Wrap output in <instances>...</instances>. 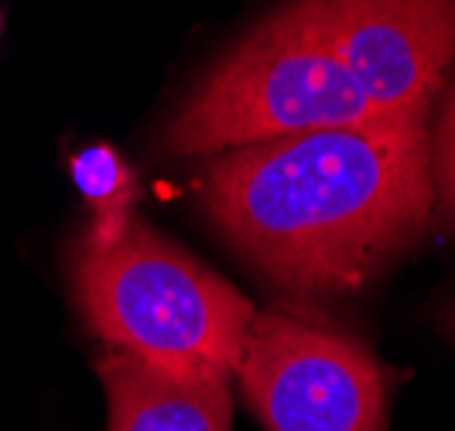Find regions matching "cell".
Returning <instances> with one entry per match:
<instances>
[{"label": "cell", "instance_id": "6da1fadb", "mask_svg": "<svg viewBox=\"0 0 455 431\" xmlns=\"http://www.w3.org/2000/svg\"><path fill=\"white\" fill-rule=\"evenodd\" d=\"M435 199L428 120L274 137L209 161L203 203L257 271L349 291L411 247Z\"/></svg>", "mask_w": 455, "mask_h": 431}, {"label": "cell", "instance_id": "7a4b0ae2", "mask_svg": "<svg viewBox=\"0 0 455 431\" xmlns=\"http://www.w3.org/2000/svg\"><path fill=\"white\" fill-rule=\"evenodd\" d=\"M72 284L83 318L110 349L182 377L229 380L257 315L227 277L134 216L114 236L86 233Z\"/></svg>", "mask_w": 455, "mask_h": 431}, {"label": "cell", "instance_id": "3957f363", "mask_svg": "<svg viewBox=\"0 0 455 431\" xmlns=\"http://www.w3.org/2000/svg\"><path fill=\"white\" fill-rule=\"evenodd\" d=\"M380 114L336 59L298 0L240 38L188 92L164 131L179 155H223L274 137L380 124Z\"/></svg>", "mask_w": 455, "mask_h": 431}, {"label": "cell", "instance_id": "277c9868", "mask_svg": "<svg viewBox=\"0 0 455 431\" xmlns=\"http://www.w3.org/2000/svg\"><path fill=\"white\" fill-rule=\"evenodd\" d=\"M236 380L267 431H384L387 384L353 336L257 312Z\"/></svg>", "mask_w": 455, "mask_h": 431}, {"label": "cell", "instance_id": "5b68a950", "mask_svg": "<svg viewBox=\"0 0 455 431\" xmlns=\"http://www.w3.org/2000/svg\"><path fill=\"white\" fill-rule=\"evenodd\" d=\"M387 120H428L455 59V0H298Z\"/></svg>", "mask_w": 455, "mask_h": 431}, {"label": "cell", "instance_id": "8992f818", "mask_svg": "<svg viewBox=\"0 0 455 431\" xmlns=\"http://www.w3.org/2000/svg\"><path fill=\"white\" fill-rule=\"evenodd\" d=\"M96 373L107 387L110 431H229L233 401L223 377H182L131 353H107Z\"/></svg>", "mask_w": 455, "mask_h": 431}, {"label": "cell", "instance_id": "52a82bcc", "mask_svg": "<svg viewBox=\"0 0 455 431\" xmlns=\"http://www.w3.org/2000/svg\"><path fill=\"white\" fill-rule=\"evenodd\" d=\"M72 179L83 188L86 203L96 209L92 229L96 236H114L127 227L131 219V203H134V179L131 168L124 164V158L116 155L114 148L96 144L86 148L72 158Z\"/></svg>", "mask_w": 455, "mask_h": 431}, {"label": "cell", "instance_id": "ba28073f", "mask_svg": "<svg viewBox=\"0 0 455 431\" xmlns=\"http://www.w3.org/2000/svg\"><path fill=\"white\" fill-rule=\"evenodd\" d=\"M432 172L445 203L455 212V79L445 96L442 116H438V131L432 137Z\"/></svg>", "mask_w": 455, "mask_h": 431}, {"label": "cell", "instance_id": "9c48e42d", "mask_svg": "<svg viewBox=\"0 0 455 431\" xmlns=\"http://www.w3.org/2000/svg\"><path fill=\"white\" fill-rule=\"evenodd\" d=\"M0 28H4V14H0Z\"/></svg>", "mask_w": 455, "mask_h": 431}, {"label": "cell", "instance_id": "30bf717a", "mask_svg": "<svg viewBox=\"0 0 455 431\" xmlns=\"http://www.w3.org/2000/svg\"><path fill=\"white\" fill-rule=\"evenodd\" d=\"M452 329H455V312H452Z\"/></svg>", "mask_w": 455, "mask_h": 431}]
</instances>
